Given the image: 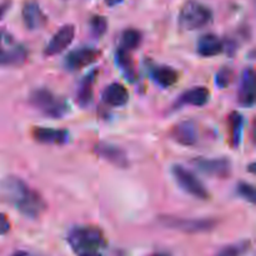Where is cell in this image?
<instances>
[{
	"mask_svg": "<svg viewBox=\"0 0 256 256\" xmlns=\"http://www.w3.org/2000/svg\"><path fill=\"white\" fill-rule=\"evenodd\" d=\"M0 192L6 202L29 219H38L46 209L42 195L20 178L10 175L0 182Z\"/></svg>",
	"mask_w": 256,
	"mask_h": 256,
	"instance_id": "1",
	"label": "cell"
},
{
	"mask_svg": "<svg viewBox=\"0 0 256 256\" xmlns=\"http://www.w3.org/2000/svg\"><path fill=\"white\" fill-rule=\"evenodd\" d=\"M68 244L78 256L102 254L100 250L106 246L105 235L99 228L92 225L75 226L68 232Z\"/></svg>",
	"mask_w": 256,
	"mask_h": 256,
	"instance_id": "2",
	"label": "cell"
},
{
	"mask_svg": "<svg viewBox=\"0 0 256 256\" xmlns=\"http://www.w3.org/2000/svg\"><path fill=\"white\" fill-rule=\"evenodd\" d=\"M29 102L42 115L52 119H62L70 110L69 104L64 98L54 94L52 90L45 88L32 90Z\"/></svg>",
	"mask_w": 256,
	"mask_h": 256,
	"instance_id": "3",
	"label": "cell"
},
{
	"mask_svg": "<svg viewBox=\"0 0 256 256\" xmlns=\"http://www.w3.org/2000/svg\"><path fill=\"white\" fill-rule=\"evenodd\" d=\"M212 18L214 15L209 6L198 0H186L179 12V26L188 32L202 29L212 24Z\"/></svg>",
	"mask_w": 256,
	"mask_h": 256,
	"instance_id": "4",
	"label": "cell"
},
{
	"mask_svg": "<svg viewBox=\"0 0 256 256\" xmlns=\"http://www.w3.org/2000/svg\"><path fill=\"white\" fill-rule=\"evenodd\" d=\"M26 60V48L10 32L0 29V66H22Z\"/></svg>",
	"mask_w": 256,
	"mask_h": 256,
	"instance_id": "5",
	"label": "cell"
},
{
	"mask_svg": "<svg viewBox=\"0 0 256 256\" xmlns=\"http://www.w3.org/2000/svg\"><path fill=\"white\" fill-rule=\"evenodd\" d=\"M172 175L176 184L192 196L199 200H208L210 198L209 192L204 182L192 172L182 165H172Z\"/></svg>",
	"mask_w": 256,
	"mask_h": 256,
	"instance_id": "6",
	"label": "cell"
},
{
	"mask_svg": "<svg viewBox=\"0 0 256 256\" xmlns=\"http://www.w3.org/2000/svg\"><path fill=\"white\" fill-rule=\"evenodd\" d=\"M159 220L165 228L186 232V234L206 232L216 226V222L214 219H192V218L185 219V218L165 215V216L160 218Z\"/></svg>",
	"mask_w": 256,
	"mask_h": 256,
	"instance_id": "7",
	"label": "cell"
},
{
	"mask_svg": "<svg viewBox=\"0 0 256 256\" xmlns=\"http://www.w3.org/2000/svg\"><path fill=\"white\" fill-rule=\"evenodd\" d=\"M192 164L202 174L219 179L229 178L232 170L229 158H198L192 162Z\"/></svg>",
	"mask_w": 256,
	"mask_h": 256,
	"instance_id": "8",
	"label": "cell"
},
{
	"mask_svg": "<svg viewBox=\"0 0 256 256\" xmlns=\"http://www.w3.org/2000/svg\"><path fill=\"white\" fill-rule=\"evenodd\" d=\"M102 52L98 49L92 46H82L70 52L64 58V66L65 69L70 72H76L82 70L89 65L94 64L99 59Z\"/></svg>",
	"mask_w": 256,
	"mask_h": 256,
	"instance_id": "9",
	"label": "cell"
},
{
	"mask_svg": "<svg viewBox=\"0 0 256 256\" xmlns=\"http://www.w3.org/2000/svg\"><path fill=\"white\" fill-rule=\"evenodd\" d=\"M75 36V26L72 24H65L55 32L44 49L45 56H54L64 52L72 44Z\"/></svg>",
	"mask_w": 256,
	"mask_h": 256,
	"instance_id": "10",
	"label": "cell"
},
{
	"mask_svg": "<svg viewBox=\"0 0 256 256\" xmlns=\"http://www.w3.org/2000/svg\"><path fill=\"white\" fill-rule=\"evenodd\" d=\"M22 22L29 30L42 29L48 22V16L36 0H26L22 8Z\"/></svg>",
	"mask_w": 256,
	"mask_h": 256,
	"instance_id": "11",
	"label": "cell"
},
{
	"mask_svg": "<svg viewBox=\"0 0 256 256\" xmlns=\"http://www.w3.org/2000/svg\"><path fill=\"white\" fill-rule=\"evenodd\" d=\"M94 152L98 156L106 160L108 162L115 165V166L122 168V169L129 166V159H128L126 152L116 145L110 144V142H99L94 146Z\"/></svg>",
	"mask_w": 256,
	"mask_h": 256,
	"instance_id": "12",
	"label": "cell"
},
{
	"mask_svg": "<svg viewBox=\"0 0 256 256\" xmlns=\"http://www.w3.org/2000/svg\"><path fill=\"white\" fill-rule=\"evenodd\" d=\"M170 135L178 144L182 145V146H192L198 142L199 130H198L195 122H192V120H182V122H178L172 126Z\"/></svg>",
	"mask_w": 256,
	"mask_h": 256,
	"instance_id": "13",
	"label": "cell"
},
{
	"mask_svg": "<svg viewBox=\"0 0 256 256\" xmlns=\"http://www.w3.org/2000/svg\"><path fill=\"white\" fill-rule=\"evenodd\" d=\"M239 102L244 108H252L255 104V72L252 68H245L242 74L239 86Z\"/></svg>",
	"mask_w": 256,
	"mask_h": 256,
	"instance_id": "14",
	"label": "cell"
},
{
	"mask_svg": "<svg viewBox=\"0 0 256 256\" xmlns=\"http://www.w3.org/2000/svg\"><path fill=\"white\" fill-rule=\"evenodd\" d=\"M32 139L42 144L62 145L69 140V132L64 129H54V128L36 126L32 130Z\"/></svg>",
	"mask_w": 256,
	"mask_h": 256,
	"instance_id": "15",
	"label": "cell"
},
{
	"mask_svg": "<svg viewBox=\"0 0 256 256\" xmlns=\"http://www.w3.org/2000/svg\"><path fill=\"white\" fill-rule=\"evenodd\" d=\"M198 54L204 58H212L224 52V42L216 34L208 32L202 35L196 44Z\"/></svg>",
	"mask_w": 256,
	"mask_h": 256,
	"instance_id": "16",
	"label": "cell"
},
{
	"mask_svg": "<svg viewBox=\"0 0 256 256\" xmlns=\"http://www.w3.org/2000/svg\"><path fill=\"white\" fill-rule=\"evenodd\" d=\"M210 99V92L205 86H195L192 89L182 92L176 100V108H182L185 105H192V106H204L208 104Z\"/></svg>",
	"mask_w": 256,
	"mask_h": 256,
	"instance_id": "17",
	"label": "cell"
},
{
	"mask_svg": "<svg viewBox=\"0 0 256 256\" xmlns=\"http://www.w3.org/2000/svg\"><path fill=\"white\" fill-rule=\"evenodd\" d=\"M102 102L109 106L120 108L124 106L129 102V92L126 88L120 82H112L108 85L102 94Z\"/></svg>",
	"mask_w": 256,
	"mask_h": 256,
	"instance_id": "18",
	"label": "cell"
},
{
	"mask_svg": "<svg viewBox=\"0 0 256 256\" xmlns=\"http://www.w3.org/2000/svg\"><path fill=\"white\" fill-rule=\"evenodd\" d=\"M150 76L162 88H170L179 80V74L175 69L165 65H155L150 68Z\"/></svg>",
	"mask_w": 256,
	"mask_h": 256,
	"instance_id": "19",
	"label": "cell"
},
{
	"mask_svg": "<svg viewBox=\"0 0 256 256\" xmlns=\"http://www.w3.org/2000/svg\"><path fill=\"white\" fill-rule=\"evenodd\" d=\"M115 62H116L118 68H119L120 72L125 76V79L129 80L130 82H134L135 80H138V72L136 69H135V64L129 52H124L122 49H118L116 54H115Z\"/></svg>",
	"mask_w": 256,
	"mask_h": 256,
	"instance_id": "20",
	"label": "cell"
},
{
	"mask_svg": "<svg viewBox=\"0 0 256 256\" xmlns=\"http://www.w3.org/2000/svg\"><path fill=\"white\" fill-rule=\"evenodd\" d=\"M95 79H96V72L92 70V72H90L86 76H84L82 82H80L76 94L78 104H79L80 106L85 108L92 102V92H94L92 88H94Z\"/></svg>",
	"mask_w": 256,
	"mask_h": 256,
	"instance_id": "21",
	"label": "cell"
},
{
	"mask_svg": "<svg viewBox=\"0 0 256 256\" xmlns=\"http://www.w3.org/2000/svg\"><path fill=\"white\" fill-rule=\"evenodd\" d=\"M229 126H230V142L232 148H239L242 140V132L245 126L244 115L239 112H232L229 115Z\"/></svg>",
	"mask_w": 256,
	"mask_h": 256,
	"instance_id": "22",
	"label": "cell"
},
{
	"mask_svg": "<svg viewBox=\"0 0 256 256\" xmlns=\"http://www.w3.org/2000/svg\"><path fill=\"white\" fill-rule=\"evenodd\" d=\"M142 35L138 29H126L122 32V36H120V45L119 49L124 50V52H132V50L138 49L139 45L142 44Z\"/></svg>",
	"mask_w": 256,
	"mask_h": 256,
	"instance_id": "23",
	"label": "cell"
},
{
	"mask_svg": "<svg viewBox=\"0 0 256 256\" xmlns=\"http://www.w3.org/2000/svg\"><path fill=\"white\" fill-rule=\"evenodd\" d=\"M250 246H252V244H250L249 240H244V242L226 245L215 256H244L249 252Z\"/></svg>",
	"mask_w": 256,
	"mask_h": 256,
	"instance_id": "24",
	"label": "cell"
},
{
	"mask_svg": "<svg viewBox=\"0 0 256 256\" xmlns=\"http://www.w3.org/2000/svg\"><path fill=\"white\" fill-rule=\"evenodd\" d=\"M90 32L95 38H102L108 30V19L102 15H92L89 22Z\"/></svg>",
	"mask_w": 256,
	"mask_h": 256,
	"instance_id": "25",
	"label": "cell"
},
{
	"mask_svg": "<svg viewBox=\"0 0 256 256\" xmlns=\"http://www.w3.org/2000/svg\"><path fill=\"white\" fill-rule=\"evenodd\" d=\"M232 79H234V72L230 68H222L215 75V84L220 89H225L232 84Z\"/></svg>",
	"mask_w": 256,
	"mask_h": 256,
	"instance_id": "26",
	"label": "cell"
},
{
	"mask_svg": "<svg viewBox=\"0 0 256 256\" xmlns=\"http://www.w3.org/2000/svg\"><path fill=\"white\" fill-rule=\"evenodd\" d=\"M236 189H238V194H239L242 199H245L246 202L254 204L256 200V192H255L254 185L249 184V182H240Z\"/></svg>",
	"mask_w": 256,
	"mask_h": 256,
	"instance_id": "27",
	"label": "cell"
},
{
	"mask_svg": "<svg viewBox=\"0 0 256 256\" xmlns=\"http://www.w3.org/2000/svg\"><path fill=\"white\" fill-rule=\"evenodd\" d=\"M10 228H12V224H10L9 218L0 212V235L8 234L10 232Z\"/></svg>",
	"mask_w": 256,
	"mask_h": 256,
	"instance_id": "28",
	"label": "cell"
},
{
	"mask_svg": "<svg viewBox=\"0 0 256 256\" xmlns=\"http://www.w3.org/2000/svg\"><path fill=\"white\" fill-rule=\"evenodd\" d=\"M10 8H12V0H4V2H0V20L6 15Z\"/></svg>",
	"mask_w": 256,
	"mask_h": 256,
	"instance_id": "29",
	"label": "cell"
},
{
	"mask_svg": "<svg viewBox=\"0 0 256 256\" xmlns=\"http://www.w3.org/2000/svg\"><path fill=\"white\" fill-rule=\"evenodd\" d=\"M104 2H105V4L108 5V6L112 8V6H116V5L122 4L124 0H104Z\"/></svg>",
	"mask_w": 256,
	"mask_h": 256,
	"instance_id": "30",
	"label": "cell"
},
{
	"mask_svg": "<svg viewBox=\"0 0 256 256\" xmlns=\"http://www.w3.org/2000/svg\"><path fill=\"white\" fill-rule=\"evenodd\" d=\"M12 256H29V254L25 252H16L15 254H12Z\"/></svg>",
	"mask_w": 256,
	"mask_h": 256,
	"instance_id": "31",
	"label": "cell"
},
{
	"mask_svg": "<svg viewBox=\"0 0 256 256\" xmlns=\"http://www.w3.org/2000/svg\"><path fill=\"white\" fill-rule=\"evenodd\" d=\"M152 256H172V255L168 254V252H158V254H154Z\"/></svg>",
	"mask_w": 256,
	"mask_h": 256,
	"instance_id": "32",
	"label": "cell"
}]
</instances>
